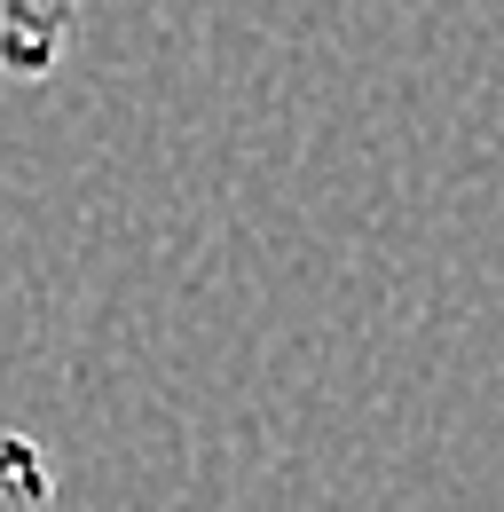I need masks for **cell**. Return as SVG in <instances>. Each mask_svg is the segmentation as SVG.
<instances>
[{
  "instance_id": "cell-1",
  "label": "cell",
  "mask_w": 504,
  "mask_h": 512,
  "mask_svg": "<svg viewBox=\"0 0 504 512\" xmlns=\"http://www.w3.org/2000/svg\"><path fill=\"white\" fill-rule=\"evenodd\" d=\"M87 0H0V71L40 87L71 48V24H79Z\"/></svg>"
},
{
  "instance_id": "cell-2",
  "label": "cell",
  "mask_w": 504,
  "mask_h": 512,
  "mask_svg": "<svg viewBox=\"0 0 504 512\" xmlns=\"http://www.w3.org/2000/svg\"><path fill=\"white\" fill-rule=\"evenodd\" d=\"M0 512H56V465L32 434H0Z\"/></svg>"
}]
</instances>
